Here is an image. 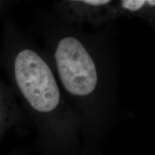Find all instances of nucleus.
Here are the masks:
<instances>
[{
    "mask_svg": "<svg viewBox=\"0 0 155 155\" xmlns=\"http://www.w3.org/2000/svg\"><path fill=\"white\" fill-rule=\"evenodd\" d=\"M121 17L139 19L150 26H154L155 1L154 0H119Z\"/></svg>",
    "mask_w": 155,
    "mask_h": 155,
    "instance_id": "20e7f679",
    "label": "nucleus"
},
{
    "mask_svg": "<svg viewBox=\"0 0 155 155\" xmlns=\"http://www.w3.org/2000/svg\"><path fill=\"white\" fill-rule=\"evenodd\" d=\"M114 25L88 32L42 9L43 49L64 96L86 135L100 133L120 113V61Z\"/></svg>",
    "mask_w": 155,
    "mask_h": 155,
    "instance_id": "f257e3e1",
    "label": "nucleus"
},
{
    "mask_svg": "<svg viewBox=\"0 0 155 155\" xmlns=\"http://www.w3.org/2000/svg\"></svg>",
    "mask_w": 155,
    "mask_h": 155,
    "instance_id": "39448f33",
    "label": "nucleus"
},
{
    "mask_svg": "<svg viewBox=\"0 0 155 155\" xmlns=\"http://www.w3.org/2000/svg\"><path fill=\"white\" fill-rule=\"evenodd\" d=\"M16 86L34 116L48 150L65 153L73 148L81 130L43 49L24 47L15 55Z\"/></svg>",
    "mask_w": 155,
    "mask_h": 155,
    "instance_id": "f03ea898",
    "label": "nucleus"
},
{
    "mask_svg": "<svg viewBox=\"0 0 155 155\" xmlns=\"http://www.w3.org/2000/svg\"><path fill=\"white\" fill-rule=\"evenodd\" d=\"M51 10L65 22L100 27L121 17L119 0H63L55 2Z\"/></svg>",
    "mask_w": 155,
    "mask_h": 155,
    "instance_id": "7ed1b4c3",
    "label": "nucleus"
}]
</instances>
